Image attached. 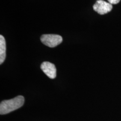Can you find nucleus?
<instances>
[{"label": "nucleus", "mask_w": 121, "mask_h": 121, "mask_svg": "<svg viewBox=\"0 0 121 121\" xmlns=\"http://www.w3.org/2000/svg\"><path fill=\"white\" fill-rule=\"evenodd\" d=\"M40 40L44 45L53 48L62 43V37L57 34H44L42 35Z\"/></svg>", "instance_id": "obj_2"}, {"label": "nucleus", "mask_w": 121, "mask_h": 121, "mask_svg": "<svg viewBox=\"0 0 121 121\" xmlns=\"http://www.w3.org/2000/svg\"><path fill=\"white\" fill-rule=\"evenodd\" d=\"M6 41L4 36L0 35V64L4 61L6 58Z\"/></svg>", "instance_id": "obj_5"}, {"label": "nucleus", "mask_w": 121, "mask_h": 121, "mask_svg": "<svg viewBox=\"0 0 121 121\" xmlns=\"http://www.w3.org/2000/svg\"><path fill=\"white\" fill-rule=\"evenodd\" d=\"M24 98L19 95L12 99L6 100L0 104V114H6L22 107L24 103Z\"/></svg>", "instance_id": "obj_1"}, {"label": "nucleus", "mask_w": 121, "mask_h": 121, "mask_svg": "<svg viewBox=\"0 0 121 121\" xmlns=\"http://www.w3.org/2000/svg\"><path fill=\"white\" fill-rule=\"evenodd\" d=\"M112 8V4L103 0H98L93 5L94 10L100 15H104L109 13Z\"/></svg>", "instance_id": "obj_3"}, {"label": "nucleus", "mask_w": 121, "mask_h": 121, "mask_svg": "<svg viewBox=\"0 0 121 121\" xmlns=\"http://www.w3.org/2000/svg\"><path fill=\"white\" fill-rule=\"evenodd\" d=\"M42 70L50 78H56V68L55 65L49 62H44L40 66Z\"/></svg>", "instance_id": "obj_4"}, {"label": "nucleus", "mask_w": 121, "mask_h": 121, "mask_svg": "<svg viewBox=\"0 0 121 121\" xmlns=\"http://www.w3.org/2000/svg\"><path fill=\"white\" fill-rule=\"evenodd\" d=\"M109 3L110 4H117L120 2V0H108Z\"/></svg>", "instance_id": "obj_6"}]
</instances>
